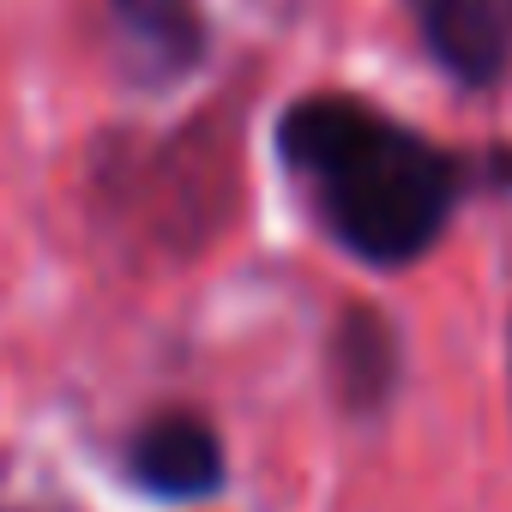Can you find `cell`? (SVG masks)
Returning a JSON list of instances; mask_svg holds the SVG:
<instances>
[{"label": "cell", "instance_id": "obj_5", "mask_svg": "<svg viewBox=\"0 0 512 512\" xmlns=\"http://www.w3.org/2000/svg\"><path fill=\"white\" fill-rule=\"evenodd\" d=\"M398 374V344L392 326L374 308H344L338 332H332V386L344 398V410H380Z\"/></svg>", "mask_w": 512, "mask_h": 512}, {"label": "cell", "instance_id": "obj_3", "mask_svg": "<svg viewBox=\"0 0 512 512\" xmlns=\"http://www.w3.org/2000/svg\"><path fill=\"white\" fill-rule=\"evenodd\" d=\"M115 37L145 85L181 79L205 55V19L193 0H115Z\"/></svg>", "mask_w": 512, "mask_h": 512}, {"label": "cell", "instance_id": "obj_4", "mask_svg": "<svg viewBox=\"0 0 512 512\" xmlns=\"http://www.w3.org/2000/svg\"><path fill=\"white\" fill-rule=\"evenodd\" d=\"M133 476L151 494H205L223 476V446L193 410H163L133 434Z\"/></svg>", "mask_w": 512, "mask_h": 512}, {"label": "cell", "instance_id": "obj_1", "mask_svg": "<svg viewBox=\"0 0 512 512\" xmlns=\"http://www.w3.org/2000/svg\"><path fill=\"white\" fill-rule=\"evenodd\" d=\"M278 145L320 223L374 266L416 260L458 199V163L356 97L296 103Z\"/></svg>", "mask_w": 512, "mask_h": 512}, {"label": "cell", "instance_id": "obj_2", "mask_svg": "<svg viewBox=\"0 0 512 512\" xmlns=\"http://www.w3.org/2000/svg\"><path fill=\"white\" fill-rule=\"evenodd\" d=\"M422 37L458 85H494L512 55V25L500 0H416Z\"/></svg>", "mask_w": 512, "mask_h": 512}]
</instances>
